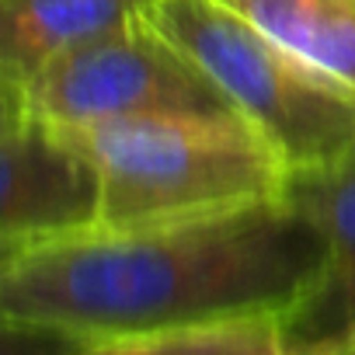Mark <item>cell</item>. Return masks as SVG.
I'll return each instance as SVG.
<instances>
[{
  "label": "cell",
  "mask_w": 355,
  "mask_h": 355,
  "mask_svg": "<svg viewBox=\"0 0 355 355\" xmlns=\"http://www.w3.org/2000/svg\"><path fill=\"white\" fill-rule=\"evenodd\" d=\"M320 230L286 199L234 213L87 230L0 254L8 327L73 345L286 317L324 265Z\"/></svg>",
  "instance_id": "1"
},
{
  "label": "cell",
  "mask_w": 355,
  "mask_h": 355,
  "mask_svg": "<svg viewBox=\"0 0 355 355\" xmlns=\"http://www.w3.org/2000/svg\"><path fill=\"white\" fill-rule=\"evenodd\" d=\"M101 174V227L182 223L282 199L286 160L244 119L132 115L63 125Z\"/></svg>",
  "instance_id": "2"
},
{
  "label": "cell",
  "mask_w": 355,
  "mask_h": 355,
  "mask_svg": "<svg viewBox=\"0 0 355 355\" xmlns=\"http://www.w3.org/2000/svg\"><path fill=\"white\" fill-rule=\"evenodd\" d=\"M146 21L223 87L289 171L324 164L355 143V91L261 35L220 0H153Z\"/></svg>",
  "instance_id": "3"
},
{
  "label": "cell",
  "mask_w": 355,
  "mask_h": 355,
  "mask_svg": "<svg viewBox=\"0 0 355 355\" xmlns=\"http://www.w3.org/2000/svg\"><path fill=\"white\" fill-rule=\"evenodd\" d=\"M25 94L60 125L132 115L241 119L223 87L146 15L53 60Z\"/></svg>",
  "instance_id": "4"
},
{
  "label": "cell",
  "mask_w": 355,
  "mask_h": 355,
  "mask_svg": "<svg viewBox=\"0 0 355 355\" xmlns=\"http://www.w3.org/2000/svg\"><path fill=\"white\" fill-rule=\"evenodd\" d=\"M0 254L101 227V174L25 87L0 84Z\"/></svg>",
  "instance_id": "5"
},
{
  "label": "cell",
  "mask_w": 355,
  "mask_h": 355,
  "mask_svg": "<svg viewBox=\"0 0 355 355\" xmlns=\"http://www.w3.org/2000/svg\"><path fill=\"white\" fill-rule=\"evenodd\" d=\"M282 199L324 237V265L282 317L293 355H355V143L338 157L286 174Z\"/></svg>",
  "instance_id": "6"
},
{
  "label": "cell",
  "mask_w": 355,
  "mask_h": 355,
  "mask_svg": "<svg viewBox=\"0 0 355 355\" xmlns=\"http://www.w3.org/2000/svg\"><path fill=\"white\" fill-rule=\"evenodd\" d=\"M153 0H0V84L28 87L53 60L146 15Z\"/></svg>",
  "instance_id": "7"
},
{
  "label": "cell",
  "mask_w": 355,
  "mask_h": 355,
  "mask_svg": "<svg viewBox=\"0 0 355 355\" xmlns=\"http://www.w3.org/2000/svg\"><path fill=\"white\" fill-rule=\"evenodd\" d=\"M261 35L355 91V0H220Z\"/></svg>",
  "instance_id": "8"
},
{
  "label": "cell",
  "mask_w": 355,
  "mask_h": 355,
  "mask_svg": "<svg viewBox=\"0 0 355 355\" xmlns=\"http://www.w3.org/2000/svg\"><path fill=\"white\" fill-rule=\"evenodd\" d=\"M67 355H293L279 317H248L202 327L84 341Z\"/></svg>",
  "instance_id": "9"
}]
</instances>
